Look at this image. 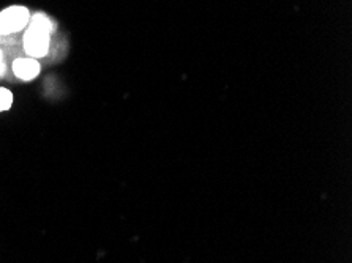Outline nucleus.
<instances>
[{"label": "nucleus", "mask_w": 352, "mask_h": 263, "mask_svg": "<svg viewBox=\"0 0 352 263\" xmlns=\"http://www.w3.org/2000/svg\"><path fill=\"white\" fill-rule=\"evenodd\" d=\"M51 34L38 25L30 24L29 30L24 35V49L30 57H43L50 47Z\"/></svg>", "instance_id": "obj_1"}, {"label": "nucleus", "mask_w": 352, "mask_h": 263, "mask_svg": "<svg viewBox=\"0 0 352 263\" xmlns=\"http://www.w3.org/2000/svg\"><path fill=\"white\" fill-rule=\"evenodd\" d=\"M30 21L28 8L24 7H10L0 13V34L8 35L13 32L24 29Z\"/></svg>", "instance_id": "obj_2"}, {"label": "nucleus", "mask_w": 352, "mask_h": 263, "mask_svg": "<svg viewBox=\"0 0 352 263\" xmlns=\"http://www.w3.org/2000/svg\"><path fill=\"white\" fill-rule=\"evenodd\" d=\"M13 71L16 76L23 80H30L38 76L40 73V63L35 58H18L13 63Z\"/></svg>", "instance_id": "obj_3"}, {"label": "nucleus", "mask_w": 352, "mask_h": 263, "mask_svg": "<svg viewBox=\"0 0 352 263\" xmlns=\"http://www.w3.org/2000/svg\"><path fill=\"white\" fill-rule=\"evenodd\" d=\"M30 24L38 25V27H41V29H45V30L50 32V34H51L52 30H54V24H52V21L50 18H46L45 14H35L34 18L30 19Z\"/></svg>", "instance_id": "obj_4"}, {"label": "nucleus", "mask_w": 352, "mask_h": 263, "mask_svg": "<svg viewBox=\"0 0 352 263\" xmlns=\"http://www.w3.org/2000/svg\"><path fill=\"white\" fill-rule=\"evenodd\" d=\"M13 103V95L7 89H0V111L10 109Z\"/></svg>", "instance_id": "obj_5"}, {"label": "nucleus", "mask_w": 352, "mask_h": 263, "mask_svg": "<svg viewBox=\"0 0 352 263\" xmlns=\"http://www.w3.org/2000/svg\"><path fill=\"white\" fill-rule=\"evenodd\" d=\"M5 74V62H3V54L0 51V76H3Z\"/></svg>", "instance_id": "obj_6"}]
</instances>
